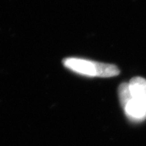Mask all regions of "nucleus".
<instances>
[{
    "instance_id": "f257e3e1",
    "label": "nucleus",
    "mask_w": 146,
    "mask_h": 146,
    "mask_svg": "<svg viewBox=\"0 0 146 146\" xmlns=\"http://www.w3.org/2000/svg\"><path fill=\"white\" fill-rule=\"evenodd\" d=\"M62 64L65 68L83 76L108 78L120 74V70L116 65L83 58H66L63 60Z\"/></svg>"
},
{
    "instance_id": "f03ea898",
    "label": "nucleus",
    "mask_w": 146,
    "mask_h": 146,
    "mask_svg": "<svg viewBox=\"0 0 146 146\" xmlns=\"http://www.w3.org/2000/svg\"><path fill=\"white\" fill-rule=\"evenodd\" d=\"M120 105L127 117L133 122H141L146 119V107L131 94L129 84L123 83L118 87Z\"/></svg>"
},
{
    "instance_id": "7ed1b4c3",
    "label": "nucleus",
    "mask_w": 146,
    "mask_h": 146,
    "mask_svg": "<svg viewBox=\"0 0 146 146\" xmlns=\"http://www.w3.org/2000/svg\"><path fill=\"white\" fill-rule=\"evenodd\" d=\"M129 84L132 96L146 107V80L137 76L131 78Z\"/></svg>"
}]
</instances>
